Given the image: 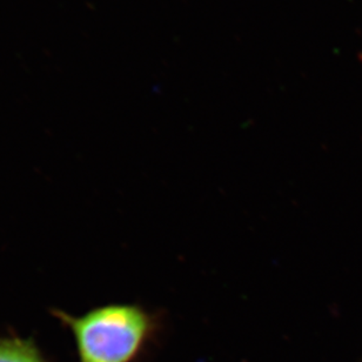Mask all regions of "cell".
Listing matches in <instances>:
<instances>
[{
  "label": "cell",
  "instance_id": "obj_1",
  "mask_svg": "<svg viewBox=\"0 0 362 362\" xmlns=\"http://www.w3.org/2000/svg\"><path fill=\"white\" fill-rule=\"evenodd\" d=\"M74 337L78 362H140L160 340L163 315L138 303H107L79 317L49 310Z\"/></svg>",
  "mask_w": 362,
  "mask_h": 362
},
{
  "label": "cell",
  "instance_id": "obj_2",
  "mask_svg": "<svg viewBox=\"0 0 362 362\" xmlns=\"http://www.w3.org/2000/svg\"><path fill=\"white\" fill-rule=\"evenodd\" d=\"M0 362H49L32 338L0 337Z\"/></svg>",
  "mask_w": 362,
  "mask_h": 362
}]
</instances>
